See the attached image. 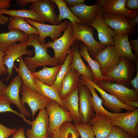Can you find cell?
<instances>
[{
    "label": "cell",
    "mask_w": 138,
    "mask_h": 138,
    "mask_svg": "<svg viewBox=\"0 0 138 138\" xmlns=\"http://www.w3.org/2000/svg\"><path fill=\"white\" fill-rule=\"evenodd\" d=\"M29 36L27 45L34 47L35 55L32 57L25 56L24 60L31 73L34 72L37 67L46 65L54 66L59 64L56 60L48 54L47 50L49 48L45 45V43H42L39 41L38 35L31 34Z\"/></svg>",
    "instance_id": "6da1fadb"
},
{
    "label": "cell",
    "mask_w": 138,
    "mask_h": 138,
    "mask_svg": "<svg viewBox=\"0 0 138 138\" xmlns=\"http://www.w3.org/2000/svg\"><path fill=\"white\" fill-rule=\"evenodd\" d=\"M73 26L72 23L69 21L62 36L53 41L45 43L46 46L54 50V54L53 57L59 64H62L64 63L67 57L68 50L76 40L72 35Z\"/></svg>",
    "instance_id": "7a4b0ae2"
},
{
    "label": "cell",
    "mask_w": 138,
    "mask_h": 138,
    "mask_svg": "<svg viewBox=\"0 0 138 138\" xmlns=\"http://www.w3.org/2000/svg\"><path fill=\"white\" fill-rule=\"evenodd\" d=\"M134 62L124 56H120L117 65L109 72L103 75L117 84L129 88L136 68Z\"/></svg>",
    "instance_id": "3957f363"
},
{
    "label": "cell",
    "mask_w": 138,
    "mask_h": 138,
    "mask_svg": "<svg viewBox=\"0 0 138 138\" xmlns=\"http://www.w3.org/2000/svg\"><path fill=\"white\" fill-rule=\"evenodd\" d=\"M94 31V28L90 26L82 25L77 22L73 26V36L76 40L86 45L89 55L93 58L98 53L106 47L100 44L93 37Z\"/></svg>",
    "instance_id": "277c9868"
},
{
    "label": "cell",
    "mask_w": 138,
    "mask_h": 138,
    "mask_svg": "<svg viewBox=\"0 0 138 138\" xmlns=\"http://www.w3.org/2000/svg\"><path fill=\"white\" fill-rule=\"evenodd\" d=\"M49 116V125L48 137H52L65 122L73 121L70 113L62 108L56 101L51 100L46 107Z\"/></svg>",
    "instance_id": "5b68a950"
},
{
    "label": "cell",
    "mask_w": 138,
    "mask_h": 138,
    "mask_svg": "<svg viewBox=\"0 0 138 138\" xmlns=\"http://www.w3.org/2000/svg\"><path fill=\"white\" fill-rule=\"evenodd\" d=\"M100 88L113 95L126 105L130 101H138V91L121 85L108 81H102L96 84Z\"/></svg>",
    "instance_id": "8992f818"
},
{
    "label": "cell",
    "mask_w": 138,
    "mask_h": 138,
    "mask_svg": "<svg viewBox=\"0 0 138 138\" xmlns=\"http://www.w3.org/2000/svg\"><path fill=\"white\" fill-rule=\"evenodd\" d=\"M91 92L88 87L80 82L78 87L79 112L81 124H89L95 117Z\"/></svg>",
    "instance_id": "52a82bcc"
},
{
    "label": "cell",
    "mask_w": 138,
    "mask_h": 138,
    "mask_svg": "<svg viewBox=\"0 0 138 138\" xmlns=\"http://www.w3.org/2000/svg\"><path fill=\"white\" fill-rule=\"evenodd\" d=\"M20 93L22 95L20 99V102L24 105L27 103L30 107L32 119L36 112L38 110L45 109L51 101L22 84L20 88Z\"/></svg>",
    "instance_id": "ba28073f"
},
{
    "label": "cell",
    "mask_w": 138,
    "mask_h": 138,
    "mask_svg": "<svg viewBox=\"0 0 138 138\" xmlns=\"http://www.w3.org/2000/svg\"><path fill=\"white\" fill-rule=\"evenodd\" d=\"M22 84V80L18 74L11 80L9 85L4 90L1 94L4 99L15 105L21 114L28 118L31 114L21 103L19 97L20 87Z\"/></svg>",
    "instance_id": "9c48e42d"
},
{
    "label": "cell",
    "mask_w": 138,
    "mask_h": 138,
    "mask_svg": "<svg viewBox=\"0 0 138 138\" xmlns=\"http://www.w3.org/2000/svg\"><path fill=\"white\" fill-rule=\"evenodd\" d=\"M28 24L36 28L39 33L38 39L42 43H45V39L50 37L53 41L59 38L67 27L69 21L65 20L57 25H48L39 23L28 18H25Z\"/></svg>",
    "instance_id": "30bf717a"
},
{
    "label": "cell",
    "mask_w": 138,
    "mask_h": 138,
    "mask_svg": "<svg viewBox=\"0 0 138 138\" xmlns=\"http://www.w3.org/2000/svg\"><path fill=\"white\" fill-rule=\"evenodd\" d=\"M120 57L116 51L114 45H109L98 53L94 58L99 63L101 72L103 75L117 65Z\"/></svg>",
    "instance_id": "8fae6325"
},
{
    "label": "cell",
    "mask_w": 138,
    "mask_h": 138,
    "mask_svg": "<svg viewBox=\"0 0 138 138\" xmlns=\"http://www.w3.org/2000/svg\"><path fill=\"white\" fill-rule=\"evenodd\" d=\"M27 41L20 42L10 47L6 53L3 59L4 64L7 69L8 75L5 78L6 81H8L12 76L14 62L16 60L23 55L32 56L33 51L27 49Z\"/></svg>",
    "instance_id": "7c38bea8"
},
{
    "label": "cell",
    "mask_w": 138,
    "mask_h": 138,
    "mask_svg": "<svg viewBox=\"0 0 138 138\" xmlns=\"http://www.w3.org/2000/svg\"><path fill=\"white\" fill-rule=\"evenodd\" d=\"M49 122L48 113L45 109L39 110L37 117L31 121V128L26 132L27 138H47Z\"/></svg>",
    "instance_id": "4fadbf2b"
},
{
    "label": "cell",
    "mask_w": 138,
    "mask_h": 138,
    "mask_svg": "<svg viewBox=\"0 0 138 138\" xmlns=\"http://www.w3.org/2000/svg\"><path fill=\"white\" fill-rule=\"evenodd\" d=\"M80 79L85 81L93 86L101 95L103 101L102 104L113 112L117 113H121L122 109L130 111H133L137 108L126 105L119 101L115 97L107 93L93 81L83 75H81Z\"/></svg>",
    "instance_id": "5bb4252c"
},
{
    "label": "cell",
    "mask_w": 138,
    "mask_h": 138,
    "mask_svg": "<svg viewBox=\"0 0 138 138\" xmlns=\"http://www.w3.org/2000/svg\"><path fill=\"white\" fill-rule=\"evenodd\" d=\"M106 24L112 29L117 34L132 33L136 29L129 22V18L119 14H104L102 17Z\"/></svg>",
    "instance_id": "9a60e30c"
},
{
    "label": "cell",
    "mask_w": 138,
    "mask_h": 138,
    "mask_svg": "<svg viewBox=\"0 0 138 138\" xmlns=\"http://www.w3.org/2000/svg\"><path fill=\"white\" fill-rule=\"evenodd\" d=\"M55 5L51 0H39L30 4L29 8L36 12L45 22L57 25L60 23L58 15L55 11Z\"/></svg>",
    "instance_id": "2e32d148"
},
{
    "label": "cell",
    "mask_w": 138,
    "mask_h": 138,
    "mask_svg": "<svg viewBox=\"0 0 138 138\" xmlns=\"http://www.w3.org/2000/svg\"><path fill=\"white\" fill-rule=\"evenodd\" d=\"M103 1L97 0L96 2L91 6H87L84 4L68 8L77 18L88 25L93 21L96 15L101 10Z\"/></svg>",
    "instance_id": "e0dca14e"
},
{
    "label": "cell",
    "mask_w": 138,
    "mask_h": 138,
    "mask_svg": "<svg viewBox=\"0 0 138 138\" xmlns=\"http://www.w3.org/2000/svg\"><path fill=\"white\" fill-rule=\"evenodd\" d=\"M103 12L101 10L96 16L93 21L88 25L95 28L97 31L101 45L106 46L114 45L113 37L116 34L113 30L109 28L103 20Z\"/></svg>",
    "instance_id": "ac0fdd59"
},
{
    "label": "cell",
    "mask_w": 138,
    "mask_h": 138,
    "mask_svg": "<svg viewBox=\"0 0 138 138\" xmlns=\"http://www.w3.org/2000/svg\"><path fill=\"white\" fill-rule=\"evenodd\" d=\"M113 125L122 128L132 138H138V108L119 118L111 120Z\"/></svg>",
    "instance_id": "d6986e66"
},
{
    "label": "cell",
    "mask_w": 138,
    "mask_h": 138,
    "mask_svg": "<svg viewBox=\"0 0 138 138\" xmlns=\"http://www.w3.org/2000/svg\"><path fill=\"white\" fill-rule=\"evenodd\" d=\"M126 0H103L101 8L104 14H119L132 19L138 15L137 12L130 10L125 6Z\"/></svg>",
    "instance_id": "ffe728a7"
},
{
    "label": "cell",
    "mask_w": 138,
    "mask_h": 138,
    "mask_svg": "<svg viewBox=\"0 0 138 138\" xmlns=\"http://www.w3.org/2000/svg\"><path fill=\"white\" fill-rule=\"evenodd\" d=\"M131 33L116 34L112 37L114 49L120 56H124L135 62L138 61L136 56L132 52L129 41Z\"/></svg>",
    "instance_id": "44dd1931"
},
{
    "label": "cell",
    "mask_w": 138,
    "mask_h": 138,
    "mask_svg": "<svg viewBox=\"0 0 138 138\" xmlns=\"http://www.w3.org/2000/svg\"><path fill=\"white\" fill-rule=\"evenodd\" d=\"M80 82L85 84L90 90L92 95L91 99L93 110L96 114H102L108 117L111 120L119 118L129 113L131 111H128L123 113H117L110 112L106 110L102 106L103 99L100 98L96 91L95 87L90 84L83 80Z\"/></svg>",
    "instance_id": "7402d4cb"
},
{
    "label": "cell",
    "mask_w": 138,
    "mask_h": 138,
    "mask_svg": "<svg viewBox=\"0 0 138 138\" xmlns=\"http://www.w3.org/2000/svg\"><path fill=\"white\" fill-rule=\"evenodd\" d=\"M89 124L93 130L96 138H106L113 125L108 117L96 114Z\"/></svg>",
    "instance_id": "603a6c76"
},
{
    "label": "cell",
    "mask_w": 138,
    "mask_h": 138,
    "mask_svg": "<svg viewBox=\"0 0 138 138\" xmlns=\"http://www.w3.org/2000/svg\"><path fill=\"white\" fill-rule=\"evenodd\" d=\"M29 35L22 31L14 29L6 33H0V50L6 53L9 48L16 44V42L27 41Z\"/></svg>",
    "instance_id": "cb8c5ba5"
},
{
    "label": "cell",
    "mask_w": 138,
    "mask_h": 138,
    "mask_svg": "<svg viewBox=\"0 0 138 138\" xmlns=\"http://www.w3.org/2000/svg\"><path fill=\"white\" fill-rule=\"evenodd\" d=\"M80 42L76 40L75 43L72 46L73 57L70 65V69L76 70L80 75L85 76L93 81V76L92 71L89 66L84 63L79 53Z\"/></svg>",
    "instance_id": "d4e9b609"
},
{
    "label": "cell",
    "mask_w": 138,
    "mask_h": 138,
    "mask_svg": "<svg viewBox=\"0 0 138 138\" xmlns=\"http://www.w3.org/2000/svg\"><path fill=\"white\" fill-rule=\"evenodd\" d=\"M78 73L76 70L70 69L62 81L59 96L63 99L73 90L78 88L81 82Z\"/></svg>",
    "instance_id": "484cf974"
},
{
    "label": "cell",
    "mask_w": 138,
    "mask_h": 138,
    "mask_svg": "<svg viewBox=\"0 0 138 138\" xmlns=\"http://www.w3.org/2000/svg\"><path fill=\"white\" fill-rule=\"evenodd\" d=\"M80 42L79 45V53L80 55L87 62L92 71L93 76V81L96 84L102 81H109V78L102 74L98 63L89 55L87 46L83 43Z\"/></svg>",
    "instance_id": "4316f807"
},
{
    "label": "cell",
    "mask_w": 138,
    "mask_h": 138,
    "mask_svg": "<svg viewBox=\"0 0 138 138\" xmlns=\"http://www.w3.org/2000/svg\"><path fill=\"white\" fill-rule=\"evenodd\" d=\"M78 88L75 89L62 99L64 104L71 114L74 123L81 124L79 112Z\"/></svg>",
    "instance_id": "83f0119b"
},
{
    "label": "cell",
    "mask_w": 138,
    "mask_h": 138,
    "mask_svg": "<svg viewBox=\"0 0 138 138\" xmlns=\"http://www.w3.org/2000/svg\"><path fill=\"white\" fill-rule=\"evenodd\" d=\"M34 78L38 93L47 97L51 100L56 101L62 108L68 111L58 92L52 86L48 85L40 82L36 77L34 76Z\"/></svg>",
    "instance_id": "f1b7e54d"
},
{
    "label": "cell",
    "mask_w": 138,
    "mask_h": 138,
    "mask_svg": "<svg viewBox=\"0 0 138 138\" xmlns=\"http://www.w3.org/2000/svg\"><path fill=\"white\" fill-rule=\"evenodd\" d=\"M17 61L19 63V67L17 68L14 65L13 69L17 73L21 78L22 81V84L37 93L34 76L25 63L22 56L20 57Z\"/></svg>",
    "instance_id": "f546056e"
},
{
    "label": "cell",
    "mask_w": 138,
    "mask_h": 138,
    "mask_svg": "<svg viewBox=\"0 0 138 138\" xmlns=\"http://www.w3.org/2000/svg\"><path fill=\"white\" fill-rule=\"evenodd\" d=\"M61 64L51 67L44 66L38 71L31 73L32 75L41 82L50 86L53 85L58 72L60 68Z\"/></svg>",
    "instance_id": "4dcf8cb0"
},
{
    "label": "cell",
    "mask_w": 138,
    "mask_h": 138,
    "mask_svg": "<svg viewBox=\"0 0 138 138\" xmlns=\"http://www.w3.org/2000/svg\"><path fill=\"white\" fill-rule=\"evenodd\" d=\"M25 19L20 17L10 16L9 18L8 31L17 29L29 35L36 34L39 35V33L37 29L28 24Z\"/></svg>",
    "instance_id": "1f68e13d"
},
{
    "label": "cell",
    "mask_w": 138,
    "mask_h": 138,
    "mask_svg": "<svg viewBox=\"0 0 138 138\" xmlns=\"http://www.w3.org/2000/svg\"><path fill=\"white\" fill-rule=\"evenodd\" d=\"M51 0L57 6L58 8L59 14L58 15V19L59 23L62 19H67L70 20L73 25L76 22L82 25H86L82 21L74 15L67 6L64 0Z\"/></svg>",
    "instance_id": "d6a6232c"
},
{
    "label": "cell",
    "mask_w": 138,
    "mask_h": 138,
    "mask_svg": "<svg viewBox=\"0 0 138 138\" xmlns=\"http://www.w3.org/2000/svg\"><path fill=\"white\" fill-rule=\"evenodd\" d=\"M0 14H6L11 17H20L28 18L40 23H45V22L36 12L30 9L3 10L0 11Z\"/></svg>",
    "instance_id": "836d02e7"
},
{
    "label": "cell",
    "mask_w": 138,
    "mask_h": 138,
    "mask_svg": "<svg viewBox=\"0 0 138 138\" xmlns=\"http://www.w3.org/2000/svg\"><path fill=\"white\" fill-rule=\"evenodd\" d=\"M73 57V50L70 48L68 51L67 57L62 64L52 86L58 91L59 94L61 90L62 81L65 75L70 69V65L72 62Z\"/></svg>",
    "instance_id": "e575fe53"
},
{
    "label": "cell",
    "mask_w": 138,
    "mask_h": 138,
    "mask_svg": "<svg viewBox=\"0 0 138 138\" xmlns=\"http://www.w3.org/2000/svg\"><path fill=\"white\" fill-rule=\"evenodd\" d=\"M79 133L74 124L72 122L66 121L62 124L57 131L51 137L52 138H79Z\"/></svg>",
    "instance_id": "d590c367"
},
{
    "label": "cell",
    "mask_w": 138,
    "mask_h": 138,
    "mask_svg": "<svg viewBox=\"0 0 138 138\" xmlns=\"http://www.w3.org/2000/svg\"><path fill=\"white\" fill-rule=\"evenodd\" d=\"M81 138H96L93 130L89 125L74 123Z\"/></svg>",
    "instance_id": "8d00e7d4"
},
{
    "label": "cell",
    "mask_w": 138,
    "mask_h": 138,
    "mask_svg": "<svg viewBox=\"0 0 138 138\" xmlns=\"http://www.w3.org/2000/svg\"><path fill=\"white\" fill-rule=\"evenodd\" d=\"M11 103L6 99H0V113L7 112L13 113L21 117L25 122L29 124L31 121L26 119L25 116L20 113L13 109L10 107Z\"/></svg>",
    "instance_id": "74e56055"
},
{
    "label": "cell",
    "mask_w": 138,
    "mask_h": 138,
    "mask_svg": "<svg viewBox=\"0 0 138 138\" xmlns=\"http://www.w3.org/2000/svg\"><path fill=\"white\" fill-rule=\"evenodd\" d=\"M106 138H132L125 130L120 127L113 125Z\"/></svg>",
    "instance_id": "f35d334b"
},
{
    "label": "cell",
    "mask_w": 138,
    "mask_h": 138,
    "mask_svg": "<svg viewBox=\"0 0 138 138\" xmlns=\"http://www.w3.org/2000/svg\"><path fill=\"white\" fill-rule=\"evenodd\" d=\"M17 129L16 128H9L0 123V138H8L13 135Z\"/></svg>",
    "instance_id": "ab89813d"
},
{
    "label": "cell",
    "mask_w": 138,
    "mask_h": 138,
    "mask_svg": "<svg viewBox=\"0 0 138 138\" xmlns=\"http://www.w3.org/2000/svg\"><path fill=\"white\" fill-rule=\"evenodd\" d=\"M125 6L128 10L137 12L138 10V0H126Z\"/></svg>",
    "instance_id": "60d3db41"
},
{
    "label": "cell",
    "mask_w": 138,
    "mask_h": 138,
    "mask_svg": "<svg viewBox=\"0 0 138 138\" xmlns=\"http://www.w3.org/2000/svg\"><path fill=\"white\" fill-rule=\"evenodd\" d=\"M5 54L6 53L0 50V76L8 74L7 69L4 64L3 61V57Z\"/></svg>",
    "instance_id": "b9f144b4"
},
{
    "label": "cell",
    "mask_w": 138,
    "mask_h": 138,
    "mask_svg": "<svg viewBox=\"0 0 138 138\" xmlns=\"http://www.w3.org/2000/svg\"><path fill=\"white\" fill-rule=\"evenodd\" d=\"M68 7H73L85 4V0H64Z\"/></svg>",
    "instance_id": "7bdbcfd3"
},
{
    "label": "cell",
    "mask_w": 138,
    "mask_h": 138,
    "mask_svg": "<svg viewBox=\"0 0 138 138\" xmlns=\"http://www.w3.org/2000/svg\"><path fill=\"white\" fill-rule=\"evenodd\" d=\"M136 74L135 76L130 82V84L136 91H138V61L135 62Z\"/></svg>",
    "instance_id": "ee69618b"
},
{
    "label": "cell",
    "mask_w": 138,
    "mask_h": 138,
    "mask_svg": "<svg viewBox=\"0 0 138 138\" xmlns=\"http://www.w3.org/2000/svg\"><path fill=\"white\" fill-rule=\"evenodd\" d=\"M25 129L22 127L19 128L13 135L12 138H27L25 136Z\"/></svg>",
    "instance_id": "f6af8a7d"
},
{
    "label": "cell",
    "mask_w": 138,
    "mask_h": 138,
    "mask_svg": "<svg viewBox=\"0 0 138 138\" xmlns=\"http://www.w3.org/2000/svg\"><path fill=\"white\" fill-rule=\"evenodd\" d=\"M130 44L133 51L135 53V55L136 56H138V38L133 39L130 38Z\"/></svg>",
    "instance_id": "bcb514c9"
},
{
    "label": "cell",
    "mask_w": 138,
    "mask_h": 138,
    "mask_svg": "<svg viewBox=\"0 0 138 138\" xmlns=\"http://www.w3.org/2000/svg\"><path fill=\"white\" fill-rule=\"evenodd\" d=\"M11 0H0V11L7 9L10 6Z\"/></svg>",
    "instance_id": "7dc6e473"
},
{
    "label": "cell",
    "mask_w": 138,
    "mask_h": 138,
    "mask_svg": "<svg viewBox=\"0 0 138 138\" xmlns=\"http://www.w3.org/2000/svg\"><path fill=\"white\" fill-rule=\"evenodd\" d=\"M39 0H16V3L20 6L25 7L29 4H32L38 1Z\"/></svg>",
    "instance_id": "c3c4849f"
},
{
    "label": "cell",
    "mask_w": 138,
    "mask_h": 138,
    "mask_svg": "<svg viewBox=\"0 0 138 138\" xmlns=\"http://www.w3.org/2000/svg\"><path fill=\"white\" fill-rule=\"evenodd\" d=\"M129 22L132 27H135L137 26L138 25V15L133 19H129Z\"/></svg>",
    "instance_id": "681fc988"
},
{
    "label": "cell",
    "mask_w": 138,
    "mask_h": 138,
    "mask_svg": "<svg viewBox=\"0 0 138 138\" xmlns=\"http://www.w3.org/2000/svg\"><path fill=\"white\" fill-rule=\"evenodd\" d=\"M9 18L0 14V24L4 25L8 22Z\"/></svg>",
    "instance_id": "f907efd6"
},
{
    "label": "cell",
    "mask_w": 138,
    "mask_h": 138,
    "mask_svg": "<svg viewBox=\"0 0 138 138\" xmlns=\"http://www.w3.org/2000/svg\"><path fill=\"white\" fill-rule=\"evenodd\" d=\"M126 105L129 106L134 107L138 108V101H130L128 102Z\"/></svg>",
    "instance_id": "816d5d0a"
},
{
    "label": "cell",
    "mask_w": 138,
    "mask_h": 138,
    "mask_svg": "<svg viewBox=\"0 0 138 138\" xmlns=\"http://www.w3.org/2000/svg\"><path fill=\"white\" fill-rule=\"evenodd\" d=\"M7 86L0 79V94H1L2 91Z\"/></svg>",
    "instance_id": "f5cc1de1"
},
{
    "label": "cell",
    "mask_w": 138,
    "mask_h": 138,
    "mask_svg": "<svg viewBox=\"0 0 138 138\" xmlns=\"http://www.w3.org/2000/svg\"><path fill=\"white\" fill-rule=\"evenodd\" d=\"M4 99L2 95L0 94V99Z\"/></svg>",
    "instance_id": "db71d44e"
},
{
    "label": "cell",
    "mask_w": 138,
    "mask_h": 138,
    "mask_svg": "<svg viewBox=\"0 0 138 138\" xmlns=\"http://www.w3.org/2000/svg\"><path fill=\"white\" fill-rule=\"evenodd\" d=\"M47 138H52L51 137H48Z\"/></svg>",
    "instance_id": "11a10c76"
}]
</instances>
